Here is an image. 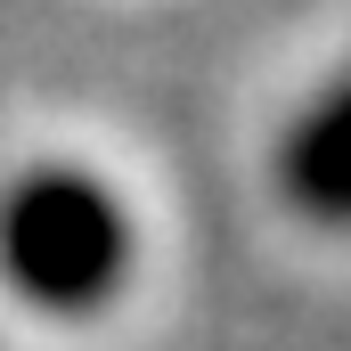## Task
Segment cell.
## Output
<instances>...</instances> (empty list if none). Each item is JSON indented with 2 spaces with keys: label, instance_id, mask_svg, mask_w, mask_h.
<instances>
[{
  "label": "cell",
  "instance_id": "6da1fadb",
  "mask_svg": "<svg viewBox=\"0 0 351 351\" xmlns=\"http://www.w3.org/2000/svg\"><path fill=\"white\" fill-rule=\"evenodd\" d=\"M0 269L41 311L106 302L131 269V221H123L114 188L90 172H66V164L25 172L0 196Z\"/></svg>",
  "mask_w": 351,
  "mask_h": 351
},
{
  "label": "cell",
  "instance_id": "7a4b0ae2",
  "mask_svg": "<svg viewBox=\"0 0 351 351\" xmlns=\"http://www.w3.org/2000/svg\"><path fill=\"white\" fill-rule=\"evenodd\" d=\"M278 188L302 221L351 229V66L294 114V131L278 147Z\"/></svg>",
  "mask_w": 351,
  "mask_h": 351
}]
</instances>
